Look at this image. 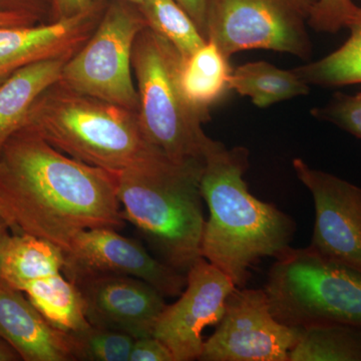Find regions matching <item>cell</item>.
<instances>
[{
	"instance_id": "cell-34",
	"label": "cell",
	"mask_w": 361,
	"mask_h": 361,
	"mask_svg": "<svg viewBox=\"0 0 361 361\" xmlns=\"http://www.w3.org/2000/svg\"><path fill=\"white\" fill-rule=\"evenodd\" d=\"M0 213L4 214V215L6 216V219L8 220V222L11 223V228H13V232L18 233V231H16V225H14L13 218L9 215L8 211H7L6 207L4 205V201L1 200V198H0Z\"/></svg>"
},
{
	"instance_id": "cell-18",
	"label": "cell",
	"mask_w": 361,
	"mask_h": 361,
	"mask_svg": "<svg viewBox=\"0 0 361 361\" xmlns=\"http://www.w3.org/2000/svg\"><path fill=\"white\" fill-rule=\"evenodd\" d=\"M65 252L44 238L11 233L0 249V280L21 291L35 280L63 272Z\"/></svg>"
},
{
	"instance_id": "cell-8",
	"label": "cell",
	"mask_w": 361,
	"mask_h": 361,
	"mask_svg": "<svg viewBox=\"0 0 361 361\" xmlns=\"http://www.w3.org/2000/svg\"><path fill=\"white\" fill-rule=\"evenodd\" d=\"M318 0H208L206 39L227 58L266 49L310 58L311 16Z\"/></svg>"
},
{
	"instance_id": "cell-14",
	"label": "cell",
	"mask_w": 361,
	"mask_h": 361,
	"mask_svg": "<svg viewBox=\"0 0 361 361\" xmlns=\"http://www.w3.org/2000/svg\"><path fill=\"white\" fill-rule=\"evenodd\" d=\"M106 4L108 2L70 20L0 27V87L30 63L71 58L94 33Z\"/></svg>"
},
{
	"instance_id": "cell-33",
	"label": "cell",
	"mask_w": 361,
	"mask_h": 361,
	"mask_svg": "<svg viewBox=\"0 0 361 361\" xmlns=\"http://www.w3.org/2000/svg\"><path fill=\"white\" fill-rule=\"evenodd\" d=\"M11 233L13 232L11 223L8 222L4 214L0 213V249L11 236Z\"/></svg>"
},
{
	"instance_id": "cell-12",
	"label": "cell",
	"mask_w": 361,
	"mask_h": 361,
	"mask_svg": "<svg viewBox=\"0 0 361 361\" xmlns=\"http://www.w3.org/2000/svg\"><path fill=\"white\" fill-rule=\"evenodd\" d=\"M297 178L315 208L310 248L330 260L361 270V188L294 159Z\"/></svg>"
},
{
	"instance_id": "cell-30",
	"label": "cell",
	"mask_w": 361,
	"mask_h": 361,
	"mask_svg": "<svg viewBox=\"0 0 361 361\" xmlns=\"http://www.w3.org/2000/svg\"><path fill=\"white\" fill-rule=\"evenodd\" d=\"M201 30L206 39V13L208 0H176Z\"/></svg>"
},
{
	"instance_id": "cell-32",
	"label": "cell",
	"mask_w": 361,
	"mask_h": 361,
	"mask_svg": "<svg viewBox=\"0 0 361 361\" xmlns=\"http://www.w3.org/2000/svg\"><path fill=\"white\" fill-rule=\"evenodd\" d=\"M21 360L18 353L7 342L0 338V361Z\"/></svg>"
},
{
	"instance_id": "cell-22",
	"label": "cell",
	"mask_w": 361,
	"mask_h": 361,
	"mask_svg": "<svg viewBox=\"0 0 361 361\" xmlns=\"http://www.w3.org/2000/svg\"><path fill=\"white\" fill-rule=\"evenodd\" d=\"M289 361H361V329L320 324L303 329Z\"/></svg>"
},
{
	"instance_id": "cell-2",
	"label": "cell",
	"mask_w": 361,
	"mask_h": 361,
	"mask_svg": "<svg viewBox=\"0 0 361 361\" xmlns=\"http://www.w3.org/2000/svg\"><path fill=\"white\" fill-rule=\"evenodd\" d=\"M248 167V149H228L217 141L205 156L201 178L210 212L201 256L238 288L245 286L252 268L263 258H277L288 249L296 231L290 216L250 193L244 180Z\"/></svg>"
},
{
	"instance_id": "cell-5",
	"label": "cell",
	"mask_w": 361,
	"mask_h": 361,
	"mask_svg": "<svg viewBox=\"0 0 361 361\" xmlns=\"http://www.w3.org/2000/svg\"><path fill=\"white\" fill-rule=\"evenodd\" d=\"M182 59L174 45L148 26L137 35L132 56L137 118L149 144L173 160H205L217 141L204 132L206 121L180 87Z\"/></svg>"
},
{
	"instance_id": "cell-1",
	"label": "cell",
	"mask_w": 361,
	"mask_h": 361,
	"mask_svg": "<svg viewBox=\"0 0 361 361\" xmlns=\"http://www.w3.org/2000/svg\"><path fill=\"white\" fill-rule=\"evenodd\" d=\"M0 198L18 233L47 240L63 252L80 232L126 224L116 174L61 153L26 128L0 154Z\"/></svg>"
},
{
	"instance_id": "cell-27",
	"label": "cell",
	"mask_w": 361,
	"mask_h": 361,
	"mask_svg": "<svg viewBox=\"0 0 361 361\" xmlns=\"http://www.w3.org/2000/svg\"><path fill=\"white\" fill-rule=\"evenodd\" d=\"M0 13H14L32 16L39 23H49L51 0H0Z\"/></svg>"
},
{
	"instance_id": "cell-17",
	"label": "cell",
	"mask_w": 361,
	"mask_h": 361,
	"mask_svg": "<svg viewBox=\"0 0 361 361\" xmlns=\"http://www.w3.org/2000/svg\"><path fill=\"white\" fill-rule=\"evenodd\" d=\"M232 68L229 58L210 40L187 58L180 66V84L191 106L206 123L210 110L230 89Z\"/></svg>"
},
{
	"instance_id": "cell-15",
	"label": "cell",
	"mask_w": 361,
	"mask_h": 361,
	"mask_svg": "<svg viewBox=\"0 0 361 361\" xmlns=\"http://www.w3.org/2000/svg\"><path fill=\"white\" fill-rule=\"evenodd\" d=\"M0 338L25 361H75V336L51 326L23 291L0 280Z\"/></svg>"
},
{
	"instance_id": "cell-31",
	"label": "cell",
	"mask_w": 361,
	"mask_h": 361,
	"mask_svg": "<svg viewBox=\"0 0 361 361\" xmlns=\"http://www.w3.org/2000/svg\"><path fill=\"white\" fill-rule=\"evenodd\" d=\"M42 25L32 16L14 13H0V27Z\"/></svg>"
},
{
	"instance_id": "cell-20",
	"label": "cell",
	"mask_w": 361,
	"mask_h": 361,
	"mask_svg": "<svg viewBox=\"0 0 361 361\" xmlns=\"http://www.w3.org/2000/svg\"><path fill=\"white\" fill-rule=\"evenodd\" d=\"M230 89L250 97L258 108L305 96L310 90L293 70H281L267 61L248 63L233 70Z\"/></svg>"
},
{
	"instance_id": "cell-24",
	"label": "cell",
	"mask_w": 361,
	"mask_h": 361,
	"mask_svg": "<svg viewBox=\"0 0 361 361\" xmlns=\"http://www.w3.org/2000/svg\"><path fill=\"white\" fill-rule=\"evenodd\" d=\"M75 336L78 360L130 361L135 337L116 330L90 326Z\"/></svg>"
},
{
	"instance_id": "cell-6",
	"label": "cell",
	"mask_w": 361,
	"mask_h": 361,
	"mask_svg": "<svg viewBox=\"0 0 361 361\" xmlns=\"http://www.w3.org/2000/svg\"><path fill=\"white\" fill-rule=\"evenodd\" d=\"M275 259L264 291L277 320L301 329L320 324L361 329V270L310 247H289Z\"/></svg>"
},
{
	"instance_id": "cell-21",
	"label": "cell",
	"mask_w": 361,
	"mask_h": 361,
	"mask_svg": "<svg viewBox=\"0 0 361 361\" xmlns=\"http://www.w3.org/2000/svg\"><path fill=\"white\" fill-rule=\"evenodd\" d=\"M346 27L350 30V37L338 49L294 68L306 84L329 87L361 84V7Z\"/></svg>"
},
{
	"instance_id": "cell-25",
	"label": "cell",
	"mask_w": 361,
	"mask_h": 361,
	"mask_svg": "<svg viewBox=\"0 0 361 361\" xmlns=\"http://www.w3.org/2000/svg\"><path fill=\"white\" fill-rule=\"evenodd\" d=\"M311 115L361 140V92L353 96L336 92L329 103L313 109Z\"/></svg>"
},
{
	"instance_id": "cell-3",
	"label": "cell",
	"mask_w": 361,
	"mask_h": 361,
	"mask_svg": "<svg viewBox=\"0 0 361 361\" xmlns=\"http://www.w3.org/2000/svg\"><path fill=\"white\" fill-rule=\"evenodd\" d=\"M204 161L173 160L157 149L116 174L123 219L139 230L157 258L184 274L202 257Z\"/></svg>"
},
{
	"instance_id": "cell-10",
	"label": "cell",
	"mask_w": 361,
	"mask_h": 361,
	"mask_svg": "<svg viewBox=\"0 0 361 361\" xmlns=\"http://www.w3.org/2000/svg\"><path fill=\"white\" fill-rule=\"evenodd\" d=\"M118 230L94 228L78 233L65 251L63 273L73 282L97 275L137 278L164 296H180L187 274L149 254L141 242L123 236Z\"/></svg>"
},
{
	"instance_id": "cell-11",
	"label": "cell",
	"mask_w": 361,
	"mask_h": 361,
	"mask_svg": "<svg viewBox=\"0 0 361 361\" xmlns=\"http://www.w3.org/2000/svg\"><path fill=\"white\" fill-rule=\"evenodd\" d=\"M236 285L219 268L200 257L187 272V284L180 298L167 305L154 329L175 361L199 360L206 327L219 324L228 297Z\"/></svg>"
},
{
	"instance_id": "cell-4",
	"label": "cell",
	"mask_w": 361,
	"mask_h": 361,
	"mask_svg": "<svg viewBox=\"0 0 361 361\" xmlns=\"http://www.w3.org/2000/svg\"><path fill=\"white\" fill-rule=\"evenodd\" d=\"M23 128L61 153L113 174L137 165L158 149L145 137L137 111L59 82L37 97Z\"/></svg>"
},
{
	"instance_id": "cell-35",
	"label": "cell",
	"mask_w": 361,
	"mask_h": 361,
	"mask_svg": "<svg viewBox=\"0 0 361 361\" xmlns=\"http://www.w3.org/2000/svg\"><path fill=\"white\" fill-rule=\"evenodd\" d=\"M125 1L130 2V4H135V6H140L142 4V0H125Z\"/></svg>"
},
{
	"instance_id": "cell-23",
	"label": "cell",
	"mask_w": 361,
	"mask_h": 361,
	"mask_svg": "<svg viewBox=\"0 0 361 361\" xmlns=\"http://www.w3.org/2000/svg\"><path fill=\"white\" fill-rule=\"evenodd\" d=\"M137 7L148 27L174 45L182 58L206 44L198 26L176 0H142Z\"/></svg>"
},
{
	"instance_id": "cell-13",
	"label": "cell",
	"mask_w": 361,
	"mask_h": 361,
	"mask_svg": "<svg viewBox=\"0 0 361 361\" xmlns=\"http://www.w3.org/2000/svg\"><path fill=\"white\" fill-rule=\"evenodd\" d=\"M85 317L92 326L123 332L135 339L153 336L167 304L155 287L137 278L97 275L75 282Z\"/></svg>"
},
{
	"instance_id": "cell-28",
	"label": "cell",
	"mask_w": 361,
	"mask_h": 361,
	"mask_svg": "<svg viewBox=\"0 0 361 361\" xmlns=\"http://www.w3.org/2000/svg\"><path fill=\"white\" fill-rule=\"evenodd\" d=\"M130 361H175L170 349L153 336L135 339Z\"/></svg>"
},
{
	"instance_id": "cell-9",
	"label": "cell",
	"mask_w": 361,
	"mask_h": 361,
	"mask_svg": "<svg viewBox=\"0 0 361 361\" xmlns=\"http://www.w3.org/2000/svg\"><path fill=\"white\" fill-rule=\"evenodd\" d=\"M302 332L274 317L264 289L237 287L228 297L217 329L204 342L199 360L289 361Z\"/></svg>"
},
{
	"instance_id": "cell-19",
	"label": "cell",
	"mask_w": 361,
	"mask_h": 361,
	"mask_svg": "<svg viewBox=\"0 0 361 361\" xmlns=\"http://www.w3.org/2000/svg\"><path fill=\"white\" fill-rule=\"evenodd\" d=\"M21 291L54 329L78 336L92 326L80 289L63 272L30 282Z\"/></svg>"
},
{
	"instance_id": "cell-7",
	"label": "cell",
	"mask_w": 361,
	"mask_h": 361,
	"mask_svg": "<svg viewBox=\"0 0 361 361\" xmlns=\"http://www.w3.org/2000/svg\"><path fill=\"white\" fill-rule=\"evenodd\" d=\"M147 26L139 7L125 0H111L94 33L63 66L59 84L137 111L133 49Z\"/></svg>"
},
{
	"instance_id": "cell-16",
	"label": "cell",
	"mask_w": 361,
	"mask_h": 361,
	"mask_svg": "<svg viewBox=\"0 0 361 361\" xmlns=\"http://www.w3.org/2000/svg\"><path fill=\"white\" fill-rule=\"evenodd\" d=\"M68 59L30 63L0 87V154L9 139L25 127L26 116L37 97L59 82Z\"/></svg>"
},
{
	"instance_id": "cell-29",
	"label": "cell",
	"mask_w": 361,
	"mask_h": 361,
	"mask_svg": "<svg viewBox=\"0 0 361 361\" xmlns=\"http://www.w3.org/2000/svg\"><path fill=\"white\" fill-rule=\"evenodd\" d=\"M51 23H54L70 20L80 14L87 13L102 4H106L108 0H51Z\"/></svg>"
},
{
	"instance_id": "cell-26",
	"label": "cell",
	"mask_w": 361,
	"mask_h": 361,
	"mask_svg": "<svg viewBox=\"0 0 361 361\" xmlns=\"http://www.w3.org/2000/svg\"><path fill=\"white\" fill-rule=\"evenodd\" d=\"M358 8L353 0H318L310 25L317 32L336 33L348 26Z\"/></svg>"
}]
</instances>
